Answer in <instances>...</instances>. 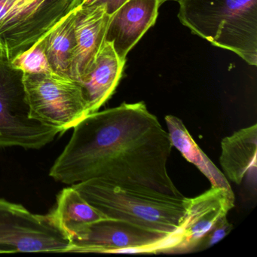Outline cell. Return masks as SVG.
Segmentation results:
<instances>
[{"mask_svg": "<svg viewBox=\"0 0 257 257\" xmlns=\"http://www.w3.org/2000/svg\"><path fill=\"white\" fill-rule=\"evenodd\" d=\"M49 175L73 185L99 178L117 186L183 196L168 174L169 134L144 102L90 113L73 127Z\"/></svg>", "mask_w": 257, "mask_h": 257, "instance_id": "obj_1", "label": "cell"}, {"mask_svg": "<svg viewBox=\"0 0 257 257\" xmlns=\"http://www.w3.org/2000/svg\"><path fill=\"white\" fill-rule=\"evenodd\" d=\"M97 210L143 229L171 235L183 224L186 197L117 186L99 178L72 185Z\"/></svg>", "mask_w": 257, "mask_h": 257, "instance_id": "obj_2", "label": "cell"}, {"mask_svg": "<svg viewBox=\"0 0 257 257\" xmlns=\"http://www.w3.org/2000/svg\"><path fill=\"white\" fill-rule=\"evenodd\" d=\"M178 18L210 44L257 65V0H180Z\"/></svg>", "mask_w": 257, "mask_h": 257, "instance_id": "obj_3", "label": "cell"}, {"mask_svg": "<svg viewBox=\"0 0 257 257\" xmlns=\"http://www.w3.org/2000/svg\"><path fill=\"white\" fill-rule=\"evenodd\" d=\"M86 0H0V52L28 50Z\"/></svg>", "mask_w": 257, "mask_h": 257, "instance_id": "obj_4", "label": "cell"}, {"mask_svg": "<svg viewBox=\"0 0 257 257\" xmlns=\"http://www.w3.org/2000/svg\"><path fill=\"white\" fill-rule=\"evenodd\" d=\"M29 113L24 73L0 52V147L40 150L62 133L32 119Z\"/></svg>", "mask_w": 257, "mask_h": 257, "instance_id": "obj_5", "label": "cell"}, {"mask_svg": "<svg viewBox=\"0 0 257 257\" xmlns=\"http://www.w3.org/2000/svg\"><path fill=\"white\" fill-rule=\"evenodd\" d=\"M29 116L61 132L73 128L90 114L77 81L54 72L24 73Z\"/></svg>", "mask_w": 257, "mask_h": 257, "instance_id": "obj_6", "label": "cell"}, {"mask_svg": "<svg viewBox=\"0 0 257 257\" xmlns=\"http://www.w3.org/2000/svg\"><path fill=\"white\" fill-rule=\"evenodd\" d=\"M70 240L52 214H35L0 198V253L70 252Z\"/></svg>", "mask_w": 257, "mask_h": 257, "instance_id": "obj_7", "label": "cell"}, {"mask_svg": "<svg viewBox=\"0 0 257 257\" xmlns=\"http://www.w3.org/2000/svg\"><path fill=\"white\" fill-rule=\"evenodd\" d=\"M168 236L124 221L105 219L82 225L69 234L70 252L157 253Z\"/></svg>", "mask_w": 257, "mask_h": 257, "instance_id": "obj_8", "label": "cell"}, {"mask_svg": "<svg viewBox=\"0 0 257 257\" xmlns=\"http://www.w3.org/2000/svg\"><path fill=\"white\" fill-rule=\"evenodd\" d=\"M234 207V196L220 188L213 187L195 198H186V213L181 226L168 236L167 247L159 253L195 252L198 243L216 221Z\"/></svg>", "mask_w": 257, "mask_h": 257, "instance_id": "obj_9", "label": "cell"}, {"mask_svg": "<svg viewBox=\"0 0 257 257\" xmlns=\"http://www.w3.org/2000/svg\"><path fill=\"white\" fill-rule=\"evenodd\" d=\"M110 15L103 4L82 6L76 11V47L70 78L82 82L91 72L104 44Z\"/></svg>", "mask_w": 257, "mask_h": 257, "instance_id": "obj_10", "label": "cell"}, {"mask_svg": "<svg viewBox=\"0 0 257 257\" xmlns=\"http://www.w3.org/2000/svg\"><path fill=\"white\" fill-rule=\"evenodd\" d=\"M162 0H126L110 16L105 40L120 60L126 57L147 31L154 25Z\"/></svg>", "mask_w": 257, "mask_h": 257, "instance_id": "obj_11", "label": "cell"}, {"mask_svg": "<svg viewBox=\"0 0 257 257\" xmlns=\"http://www.w3.org/2000/svg\"><path fill=\"white\" fill-rule=\"evenodd\" d=\"M124 64L125 62L120 60L111 44L105 42L92 70L79 82L88 101L90 113L98 111L113 94Z\"/></svg>", "mask_w": 257, "mask_h": 257, "instance_id": "obj_12", "label": "cell"}, {"mask_svg": "<svg viewBox=\"0 0 257 257\" xmlns=\"http://www.w3.org/2000/svg\"><path fill=\"white\" fill-rule=\"evenodd\" d=\"M257 124L240 129L221 141L219 163L227 180L241 184L245 176L256 170Z\"/></svg>", "mask_w": 257, "mask_h": 257, "instance_id": "obj_13", "label": "cell"}, {"mask_svg": "<svg viewBox=\"0 0 257 257\" xmlns=\"http://www.w3.org/2000/svg\"><path fill=\"white\" fill-rule=\"evenodd\" d=\"M165 120L168 126V132L173 147L177 149L188 162L193 164L198 168L208 179L211 186L224 189L229 195L234 196L229 182L223 173L218 169L217 167L198 147L183 124V121L171 115L165 116Z\"/></svg>", "mask_w": 257, "mask_h": 257, "instance_id": "obj_14", "label": "cell"}, {"mask_svg": "<svg viewBox=\"0 0 257 257\" xmlns=\"http://www.w3.org/2000/svg\"><path fill=\"white\" fill-rule=\"evenodd\" d=\"M52 217L67 235L86 224L109 219L89 204L73 186L64 188L57 198Z\"/></svg>", "mask_w": 257, "mask_h": 257, "instance_id": "obj_15", "label": "cell"}, {"mask_svg": "<svg viewBox=\"0 0 257 257\" xmlns=\"http://www.w3.org/2000/svg\"><path fill=\"white\" fill-rule=\"evenodd\" d=\"M76 11L66 16L44 36L46 55L52 70L57 74L68 77H70L76 47L74 31Z\"/></svg>", "mask_w": 257, "mask_h": 257, "instance_id": "obj_16", "label": "cell"}, {"mask_svg": "<svg viewBox=\"0 0 257 257\" xmlns=\"http://www.w3.org/2000/svg\"><path fill=\"white\" fill-rule=\"evenodd\" d=\"M15 68L24 73H42L53 72L46 52V41L43 37L28 50L11 59Z\"/></svg>", "mask_w": 257, "mask_h": 257, "instance_id": "obj_17", "label": "cell"}, {"mask_svg": "<svg viewBox=\"0 0 257 257\" xmlns=\"http://www.w3.org/2000/svg\"><path fill=\"white\" fill-rule=\"evenodd\" d=\"M233 229V225L230 223L227 219V215L219 218L214 224L211 229L201 239L195 252L204 251L214 246L216 243L222 240L225 236L229 234Z\"/></svg>", "mask_w": 257, "mask_h": 257, "instance_id": "obj_18", "label": "cell"}, {"mask_svg": "<svg viewBox=\"0 0 257 257\" xmlns=\"http://www.w3.org/2000/svg\"><path fill=\"white\" fill-rule=\"evenodd\" d=\"M126 0H86L83 6L94 5V4H103L106 7L108 14L112 15L115 13Z\"/></svg>", "mask_w": 257, "mask_h": 257, "instance_id": "obj_19", "label": "cell"}, {"mask_svg": "<svg viewBox=\"0 0 257 257\" xmlns=\"http://www.w3.org/2000/svg\"><path fill=\"white\" fill-rule=\"evenodd\" d=\"M167 1H175V2H179L180 0H162V3L163 4V3L167 2Z\"/></svg>", "mask_w": 257, "mask_h": 257, "instance_id": "obj_20", "label": "cell"}]
</instances>
